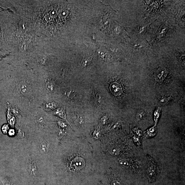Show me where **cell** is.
Listing matches in <instances>:
<instances>
[{
  "instance_id": "6da1fadb",
  "label": "cell",
  "mask_w": 185,
  "mask_h": 185,
  "mask_svg": "<svg viewBox=\"0 0 185 185\" xmlns=\"http://www.w3.org/2000/svg\"><path fill=\"white\" fill-rule=\"evenodd\" d=\"M147 172L150 178L152 179L155 177L157 174V167L154 162L150 161L148 163Z\"/></svg>"
},
{
  "instance_id": "7a4b0ae2",
  "label": "cell",
  "mask_w": 185,
  "mask_h": 185,
  "mask_svg": "<svg viewBox=\"0 0 185 185\" xmlns=\"http://www.w3.org/2000/svg\"><path fill=\"white\" fill-rule=\"evenodd\" d=\"M111 92L116 95H120L122 93V89L120 85L116 82L113 83L111 86Z\"/></svg>"
},
{
  "instance_id": "3957f363",
  "label": "cell",
  "mask_w": 185,
  "mask_h": 185,
  "mask_svg": "<svg viewBox=\"0 0 185 185\" xmlns=\"http://www.w3.org/2000/svg\"><path fill=\"white\" fill-rule=\"evenodd\" d=\"M156 126H154L145 132L144 135L146 137L150 138L154 136L156 134Z\"/></svg>"
},
{
  "instance_id": "277c9868",
  "label": "cell",
  "mask_w": 185,
  "mask_h": 185,
  "mask_svg": "<svg viewBox=\"0 0 185 185\" xmlns=\"http://www.w3.org/2000/svg\"><path fill=\"white\" fill-rule=\"evenodd\" d=\"M55 115L62 119L67 120L65 110L63 108H58L54 112Z\"/></svg>"
},
{
  "instance_id": "5b68a950",
  "label": "cell",
  "mask_w": 185,
  "mask_h": 185,
  "mask_svg": "<svg viewBox=\"0 0 185 185\" xmlns=\"http://www.w3.org/2000/svg\"><path fill=\"white\" fill-rule=\"evenodd\" d=\"M119 164L121 166L123 167L127 168L132 166L133 163L128 160L122 159L119 161Z\"/></svg>"
},
{
  "instance_id": "8992f818",
  "label": "cell",
  "mask_w": 185,
  "mask_h": 185,
  "mask_svg": "<svg viewBox=\"0 0 185 185\" xmlns=\"http://www.w3.org/2000/svg\"><path fill=\"white\" fill-rule=\"evenodd\" d=\"M161 109L159 108H157L154 112V120L155 121V126H156L158 122V119L160 116Z\"/></svg>"
},
{
  "instance_id": "52a82bcc",
  "label": "cell",
  "mask_w": 185,
  "mask_h": 185,
  "mask_svg": "<svg viewBox=\"0 0 185 185\" xmlns=\"http://www.w3.org/2000/svg\"><path fill=\"white\" fill-rule=\"evenodd\" d=\"M146 112L143 110H141L138 111L136 113V117L138 120H141L143 119L145 116Z\"/></svg>"
},
{
  "instance_id": "ba28073f",
  "label": "cell",
  "mask_w": 185,
  "mask_h": 185,
  "mask_svg": "<svg viewBox=\"0 0 185 185\" xmlns=\"http://www.w3.org/2000/svg\"><path fill=\"white\" fill-rule=\"evenodd\" d=\"M44 104V108L48 110H52L54 108H56L57 107V105H56L55 103H53V102H47L45 103H43Z\"/></svg>"
},
{
  "instance_id": "9c48e42d",
  "label": "cell",
  "mask_w": 185,
  "mask_h": 185,
  "mask_svg": "<svg viewBox=\"0 0 185 185\" xmlns=\"http://www.w3.org/2000/svg\"><path fill=\"white\" fill-rule=\"evenodd\" d=\"M75 93L73 91L67 90L65 92V97L69 98H73L75 96Z\"/></svg>"
},
{
  "instance_id": "30bf717a",
  "label": "cell",
  "mask_w": 185,
  "mask_h": 185,
  "mask_svg": "<svg viewBox=\"0 0 185 185\" xmlns=\"http://www.w3.org/2000/svg\"><path fill=\"white\" fill-rule=\"evenodd\" d=\"M165 71H162L157 74L156 79L157 81H162L165 79L166 75L165 74Z\"/></svg>"
},
{
  "instance_id": "8fae6325",
  "label": "cell",
  "mask_w": 185,
  "mask_h": 185,
  "mask_svg": "<svg viewBox=\"0 0 185 185\" xmlns=\"http://www.w3.org/2000/svg\"><path fill=\"white\" fill-rule=\"evenodd\" d=\"M131 136L134 142L138 145H140V141L139 137H138V136H137L135 134H133L132 132Z\"/></svg>"
},
{
  "instance_id": "7c38bea8",
  "label": "cell",
  "mask_w": 185,
  "mask_h": 185,
  "mask_svg": "<svg viewBox=\"0 0 185 185\" xmlns=\"http://www.w3.org/2000/svg\"><path fill=\"white\" fill-rule=\"evenodd\" d=\"M40 145H41L40 146V149L41 151L45 153L48 152V148L45 143H42Z\"/></svg>"
},
{
  "instance_id": "4fadbf2b",
  "label": "cell",
  "mask_w": 185,
  "mask_h": 185,
  "mask_svg": "<svg viewBox=\"0 0 185 185\" xmlns=\"http://www.w3.org/2000/svg\"><path fill=\"white\" fill-rule=\"evenodd\" d=\"M134 133L137 135L138 136H142V131L138 128H134L132 129Z\"/></svg>"
},
{
  "instance_id": "5bb4252c",
  "label": "cell",
  "mask_w": 185,
  "mask_h": 185,
  "mask_svg": "<svg viewBox=\"0 0 185 185\" xmlns=\"http://www.w3.org/2000/svg\"><path fill=\"white\" fill-rule=\"evenodd\" d=\"M169 100L168 98L166 97H163L161 98L160 100V103L161 104H166Z\"/></svg>"
},
{
  "instance_id": "9a60e30c",
  "label": "cell",
  "mask_w": 185,
  "mask_h": 185,
  "mask_svg": "<svg viewBox=\"0 0 185 185\" xmlns=\"http://www.w3.org/2000/svg\"><path fill=\"white\" fill-rule=\"evenodd\" d=\"M9 129V127L8 125H4L3 126V128H2V130H3V133L4 134H6L7 132V130Z\"/></svg>"
},
{
  "instance_id": "2e32d148",
  "label": "cell",
  "mask_w": 185,
  "mask_h": 185,
  "mask_svg": "<svg viewBox=\"0 0 185 185\" xmlns=\"http://www.w3.org/2000/svg\"><path fill=\"white\" fill-rule=\"evenodd\" d=\"M111 184L112 185H121V183L120 181L116 180H113L111 183Z\"/></svg>"
},
{
  "instance_id": "e0dca14e",
  "label": "cell",
  "mask_w": 185,
  "mask_h": 185,
  "mask_svg": "<svg viewBox=\"0 0 185 185\" xmlns=\"http://www.w3.org/2000/svg\"><path fill=\"white\" fill-rule=\"evenodd\" d=\"M15 132L14 130L13 129H10L9 132V134L10 136H13L15 135Z\"/></svg>"
},
{
  "instance_id": "ac0fdd59",
  "label": "cell",
  "mask_w": 185,
  "mask_h": 185,
  "mask_svg": "<svg viewBox=\"0 0 185 185\" xmlns=\"http://www.w3.org/2000/svg\"><path fill=\"white\" fill-rule=\"evenodd\" d=\"M58 123L59 126L60 127H62V128L66 127V125H65V124H64V122H62L61 121H59Z\"/></svg>"
},
{
  "instance_id": "d6986e66",
  "label": "cell",
  "mask_w": 185,
  "mask_h": 185,
  "mask_svg": "<svg viewBox=\"0 0 185 185\" xmlns=\"http://www.w3.org/2000/svg\"><path fill=\"white\" fill-rule=\"evenodd\" d=\"M107 116H105L103 117L102 119V122H103V123L104 124L105 123V122L107 120Z\"/></svg>"
}]
</instances>
